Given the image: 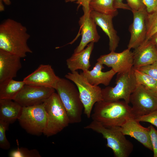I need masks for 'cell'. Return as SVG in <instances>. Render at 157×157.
Wrapping results in <instances>:
<instances>
[{
  "mask_svg": "<svg viewBox=\"0 0 157 157\" xmlns=\"http://www.w3.org/2000/svg\"><path fill=\"white\" fill-rule=\"evenodd\" d=\"M30 37L25 26L13 19H6L0 25V50L24 58L33 52L27 44Z\"/></svg>",
  "mask_w": 157,
  "mask_h": 157,
  "instance_id": "cell-1",
  "label": "cell"
},
{
  "mask_svg": "<svg viewBox=\"0 0 157 157\" xmlns=\"http://www.w3.org/2000/svg\"><path fill=\"white\" fill-rule=\"evenodd\" d=\"M131 116L134 117L131 107L124 100H120L97 102L91 115L93 120L108 128L120 127Z\"/></svg>",
  "mask_w": 157,
  "mask_h": 157,
  "instance_id": "cell-2",
  "label": "cell"
},
{
  "mask_svg": "<svg viewBox=\"0 0 157 157\" xmlns=\"http://www.w3.org/2000/svg\"><path fill=\"white\" fill-rule=\"evenodd\" d=\"M55 90L65 109L70 124L80 122L84 107L78 88L69 80L60 78Z\"/></svg>",
  "mask_w": 157,
  "mask_h": 157,
  "instance_id": "cell-3",
  "label": "cell"
},
{
  "mask_svg": "<svg viewBox=\"0 0 157 157\" xmlns=\"http://www.w3.org/2000/svg\"><path fill=\"white\" fill-rule=\"evenodd\" d=\"M43 103L47 120L43 134L48 137L61 131L70 122L65 109L57 93H53Z\"/></svg>",
  "mask_w": 157,
  "mask_h": 157,
  "instance_id": "cell-4",
  "label": "cell"
},
{
  "mask_svg": "<svg viewBox=\"0 0 157 157\" xmlns=\"http://www.w3.org/2000/svg\"><path fill=\"white\" fill-rule=\"evenodd\" d=\"M118 127H106L99 122L92 120L84 128L101 134L106 140V146L112 149L115 157H128L133 151V146Z\"/></svg>",
  "mask_w": 157,
  "mask_h": 157,
  "instance_id": "cell-5",
  "label": "cell"
},
{
  "mask_svg": "<svg viewBox=\"0 0 157 157\" xmlns=\"http://www.w3.org/2000/svg\"><path fill=\"white\" fill-rule=\"evenodd\" d=\"M65 77L76 85L83 105L84 113L87 118H90L95 104L103 101L102 89L98 85L89 83L77 71L67 73Z\"/></svg>",
  "mask_w": 157,
  "mask_h": 157,
  "instance_id": "cell-6",
  "label": "cell"
},
{
  "mask_svg": "<svg viewBox=\"0 0 157 157\" xmlns=\"http://www.w3.org/2000/svg\"><path fill=\"white\" fill-rule=\"evenodd\" d=\"M116 83L114 87L108 86L102 89L103 100L114 101L123 99L129 103L130 96L138 85L133 68L129 71L117 73Z\"/></svg>",
  "mask_w": 157,
  "mask_h": 157,
  "instance_id": "cell-7",
  "label": "cell"
},
{
  "mask_svg": "<svg viewBox=\"0 0 157 157\" xmlns=\"http://www.w3.org/2000/svg\"><path fill=\"white\" fill-rule=\"evenodd\" d=\"M18 120L22 127L31 134L40 135L46 127L47 116L43 103L34 106L23 107Z\"/></svg>",
  "mask_w": 157,
  "mask_h": 157,
  "instance_id": "cell-8",
  "label": "cell"
},
{
  "mask_svg": "<svg viewBox=\"0 0 157 157\" xmlns=\"http://www.w3.org/2000/svg\"><path fill=\"white\" fill-rule=\"evenodd\" d=\"M130 103L135 118L147 114L157 109V92L138 84L130 96Z\"/></svg>",
  "mask_w": 157,
  "mask_h": 157,
  "instance_id": "cell-9",
  "label": "cell"
},
{
  "mask_svg": "<svg viewBox=\"0 0 157 157\" xmlns=\"http://www.w3.org/2000/svg\"><path fill=\"white\" fill-rule=\"evenodd\" d=\"M55 92L53 88L25 84L14 101L22 107L34 106L43 103Z\"/></svg>",
  "mask_w": 157,
  "mask_h": 157,
  "instance_id": "cell-10",
  "label": "cell"
},
{
  "mask_svg": "<svg viewBox=\"0 0 157 157\" xmlns=\"http://www.w3.org/2000/svg\"><path fill=\"white\" fill-rule=\"evenodd\" d=\"M97 61L111 67L116 73L126 72L133 68V53L128 49L120 53L111 51L108 54L100 56Z\"/></svg>",
  "mask_w": 157,
  "mask_h": 157,
  "instance_id": "cell-11",
  "label": "cell"
},
{
  "mask_svg": "<svg viewBox=\"0 0 157 157\" xmlns=\"http://www.w3.org/2000/svg\"><path fill=\"white\" fill-rule=\"evenodd\" d=\"M60 78L55 74L51 66L41 64L23 80L26 84L52 88L55 89Z\"/></svg>",
  "mask_w": 157,
  "mask_h": 157,
  "instance_id": "cell-12",
  "label": "cell"
},
{
  "mask_svg": "<svg viewBox=\"0 0 157 157\" xmlns=\"http://www.w3.org/2000/svg\"><path fill=\"white\" fill-rule=\"evenodd\" d=\"M118 128L124 135L133 138L144 147L153 151L149 127L142 126L134 117H128L124 123Z\"/></svg>",
  "mask_w": 157,
  "mask_h": 157,
  "instance_id": "cell-13",
  "label": "cell"
},
{
  "mask_svg": "<svg viewBox=\"0 0 157 157\" xmlns=\"http://www.w3.org/2000/svg\"><path fill=\"white\" fill-rule=\"evenodd\" d=\"M132 12L133 21L129 28L131 37L127 48L130 50L136 48L144 41L147 32L146 19L147 13L146 9Z\"/></svg>",
  "mask_w": 157,
  "mask_h": 157,
  "instance_id": "cell-14",
  "label": "cell"
},
{
  "mask_svg": "<svg viewBox=\"0 0 157 157\" xmlns=\"http://www.w3.org/2000/svg\"><path fill=\"white\" fill-rule=\"evenodd\" d=\"M21 58L6 51L0 50V83L16 77L22 68Z\"/></svg>",
  "mask_w": 157,
  "mask_h": 157,
  "instance_id": "cell-15",
  "label": "cell"
},
{
  "mask_svg": "<svg viewBox=\"0 0 157 157\" xmlns=\"http://www.w3.org/2000/svg\"><path fill=\"white\" fill-rule=\"evenodd\" d=\"M82 38L79 45L75 49L74 53H78L84 49L88 44L97 42L100 38L96 27L97 24L90 13L84 14L79 21Z\"/></svg>",
  "mask_w": 157,
  "mask_h": 157,
  "instance_id": "cell-16",
  "label": "cell"
},
{
  "mask_svg": "<svg viewBox=\"0 0 157 157\" xmlns=\"http://www.w3.org/2000/svg\"><path fill=\"white\" fill-rule=\"evenodd\" d=\"M90 15L97 25L100 26L108 36L109 39V49L115 51L118 46L119 38L117 32L114 28L112 19L114 17L91 10Z\"/></svg>",
  "mask_w": 157,
  "mask_h": 157,
  "instance_id": "cell-17",
  "label": "cell"
},
{
  "mask_svg": "<svg viewBox=\"0 0 157 157\" xmlns=\"http://www.w3.org/2000/svg\"><path fill=\"white\" fill-rule=\"evenodd\" d=\"M133 53L134 68L149 65L157 60V48L149 40L135 49Z\"/></svg>",
  "mask_w": 157,
  "mask_h": 157,
  "instance_id": "cell-18",
  "label": "cell"
},
{
  "mask_svg": "<svg viewBox=\"0 0 157 157\" xmlns=\"http://www.w3.org/2000/svg\"><path fill=\"white\" fill-rule=\"evenodd\" d=\"M104 68L103 64L97 62L92 69L83 71L80 74L92 85H98L102 84L107 86L109 84L116 73L112 69L109 71L104 72L102 70Z\"/></svg>",
  "mask_w": 157,
  "mask_h": 157,
  "instance_id": "cell-19",
  "label": "cell"
},
{
  "mask_svg": "<svg viewBox=\"0 0 157 157\" xmlns=\"http://www.w3.org/2000/svg\"><path fill=\"white\" fill-rule=\"evenodd\" d=\"M94 43L90 42L86 48L78 53H74L71 57L67 59V68L71 72L78 69L82 70L83 71L89 69L91 66L89 60Z\"/></svg>",
  "mask_w": 157,
  "mask_h": 157,
  "instance_id": "cell-20",
  "label": "cell"
},
{
  "mask_svg": "<svg viewBox=\"0 0 157 157\" xmlns=\"http://www.w3.org/2000/svg\"><path fill=\"white\" fill-rule=\"evenodd\" d=\"M13 100L0 99V120L9 124L18 120L23 108L20 104Z\"/></svg>",
  "mask_w": 157,
  "mask_h": 157,
  "instance_id": "cell-21",
  "label": "cell"
},
{
  "mask_svg": "<svg viewBox=\"0 0 157 157\" xmlns=\"http://www.w3.org/2000/svg\"><path fill=\"white\" fill-rule=\"evenodd\" d=\"M25 85L23 80L17 81L13 79L0 83V99L14 100Z\"/></svg>",
  "mask_w": 157,
  "mask_h": 157,
  "instance_id": "cell-22",
  "label": "cell"
},
{
  "mask_svg": "<svg viewBox=\"0 0 157 157\" xmlns=\"http://www.w3.org/2000/svg\"><path fill=\"white\" fill-rule=\"evenodd\" d=\"M113 2L114 0H91L89 6L90 10H94L114 17L117 15L118 12L117 9L114 7Z\"/></svg>",
  "mask_w": 157,
  "mask_h": 157,
  "instance_id": "cell-23",
  "label": "cell"
},
{
  "mask_svg": "<svg viewBox=\"0 0 157 157\" xmlns=\"http://www.w3.org/2000/svg\"><path fill=\"white\" fill-rule=\"evenodd\" d=\"M134 75L138 83L147 89L157 92V80L139 69L133 67Z\"/></svg>",
  "mask_w": 157,
  "mask_h": 157,
  "instance_id": "cell-24",
  "label": "cell"
},
{
  "mask_svg": "<svg viewBox=\"0 0 157 157\" xmlns=\"http://www.w3.org/2000/svg\"><path fill=\"white\" fill-rule=\"evenodd\" d=\"M146 24L147 32L145 41L149 40L157 33V10L151 13H147Z\"/></svg>",
  "mask_w": 157,
  "mask_h": 157,
  "instance_id": "cell-25",
  "label": "cell"
},
{
  "mask_svg": "<svg viewBox=\"0 0 157 157\" xmlns=\"http://www.w3.org/2000/svg\"><path fill=\"white\" fill-rule=\"evenodd\" d=\"M9 156L10 157H41L38 151L36 149L30 150L24 147H19L11 151Z\"/></svg>",
  "mask_w": 157,
  "mask_h": 157,
  "instance_id": "cell-26",
  "label": "cell"
},
{
  "mask_svg": "<svg viewBox=\"0 0 157 157\" xmlns=\"http://www.w3.org/2000/svg\"><path fill=\"white\" fill-rule=\"evenodd\" d=\"M9 124L0 120V147L4 150H8L10 144L6 136V131L8 129Z\"/></svg>",
  "mask_w": 157,
  "mask_h": 157,
  "instance_id": "cell-27",
  "label": "cell"
},
{
  "mask_svg": "<svg viewBox=\"0 0 157 157\" xmlns=\"http://www.w3.org/2000/svg\"><path fill=\"white\" fill-rule=\"evenodd\" d=\"M135 118L139 122H149L157 127V109L147 114Z\"/></svg>",
  "mask_w": 157,
  "mask_h": 157,
  "instance_id": "cell-28",
  "label": "cell"
},
{
  "mask_svg": "<svg viewBox=\"0 0 157 157\" xmlns=\"http://www.w3.org/2000/svg\"><path fill=\"white\" fill-rule=\"evenodd\" d=\"M136 69L148 74L157 80V60L151 64Z\"/></svg>",
  "mask_w": 157,
  "mask_h": 157,
  "instance_id": "cell-29",
  "label": "cell"
},
{
  "mask_svg": "<svg viewBox=\"0 0 157 157\" xmlns=\"http://www.w3.org/2000/svg\"><path fill=\"white\" fill-rule=\"evenodd\" d=\"M149 127L153 151L154 152V157H157V130L151 125Z\"/></svg>",
  "mask_w": 157,
  "mask_h": 157,
  "instance_id": "cell-30",
  "label": "cell"
},
{
  "mask_svg": "<svg viewBox=\"0 0 157 157\" xmlns=\"http://www.w3.org/2000/svg\"><path fill=\"white\" fill-rule=\"evenodd\" d=\"M127 4L132 11H137L146 9L143 0H126Z\"/></svg>",
  "mask_w": 157,
  "mask_h": 157,
  "instance_id": "cell-31",
  "label": "cell"
},
{
  "mask_svg": "<svg viewBox=\"0 0 157 157\" xmlns=\"http://www.w3.org/2000/svg\"><path fill=\"white\" fill-rule=\"evenodd\" d=\"M148 13H151L157 10V0H143Z\"/></svg>",
  "mask_w": 157,
  "mask_h": 157,
  "instance_id": "cell-32",
  "label": "cell"
},
{
  "mask_svg": "<svg viewBox=\"0 0 157 157\" xmlns=\"http://www.w3.org/2000/svg\"><path fill=\"white\" fill-rule=\"evenodd\" d=\"M91 0H69L68 1H75L79 6H82L84 12V14H87L90 13V11L89 3Z\"/></svg>",
  "mask_w": 157,
  "mask_h": 157,
  "instance_id": "cell-33",
  "label": "cell"
},
{
  "mask_svg": "<svg viewBox=\"0 0 157 157\" xmlns=\"http://www.w3.org/2000/svg\"><path fill=\"white\" fill-rule=\"evenodd\" d=\"M114 6L116 9H121L131 10L128 5L123 2L122 0H114Z\"/></svg>",
  "mask_w": 157,
  "mask_h": 157,
  "instance_id": "cell-34",
  "label": "cell"
},
{
  "mask_svg": "<svg viewBox=\"0 0 157 157\" xmlns=\"http://www.w3.org/2000/svg\"><path fill=\"white\" fill-rule=\"evenodd\" d=\"M155 45L157 46V33L153 36L149 40Z\"/></svg>",
  "mask_w": 157,
  "mask_h": 157,
  "instance_id": "cell-35",
  "label": "cell"
},
{
  "mask_svg": "<svg viewBox=\"0 0 157 157\" xmlns=\"http://www.w3.org/2000/svg\"><path fill=\"white\" fill-rule=\"evenodd\" d=\"M3 1L2 0H0V10L1 12L3 11L4 10V7Z\"/></svg>",
  "mask_w": 157,
  "mask_h": 157,
  "instance_id": "cell-36",
  "label": "cell"
},
{
  "mask_svg": "<svg viewBox=\"0 0 157 157\" xmlns=\"http://www.w3.org/2000/svg\"><path fill=\"white\" fill-rule=\"evenodd\" d=\"M4 3L7 5H10L11 2L10 0H2Z\"/></svg>",
  "mask_w": 157,
  "mask_h": 157,
  "instance_id": "cell-37",
  "label": "cell"
},
{
  "mask_svg": "<svg viewBox=\"0 0 157 157\" xmlns=\"http://www.w3.org/2000/svg\"></svg>",
  "mask_w": 157,
  "mask_h": 157,
  "instance_id": "cell-38",
  "label": "cell"
}]
</instances>
